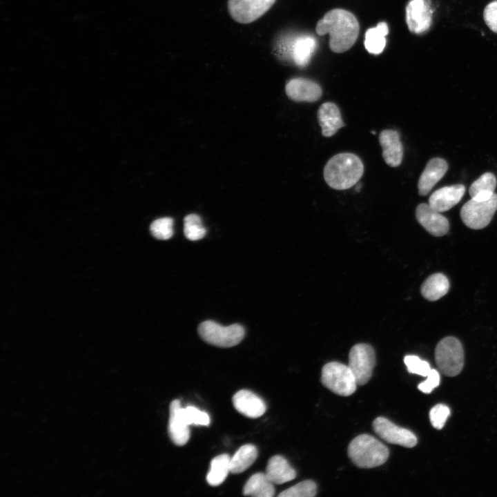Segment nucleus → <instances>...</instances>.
<instances>
[{
  "mask_svg": "<svg viewBox=\"0 0 497 497\" xmlns=\"http://www.w3.org/2000/svg\"><path fill=\"white\" fill-rule=\"evenodd\" d=\"M184 222V232L187 239L196 241L205 236L206 230L203 226L202 220L199 215L196 214L186 215Z\"/></svg>",
  "mask_w": 497,
  "mask_h": 497,
  "instance_id": "obj_28",
  "label": "nucleus"
},
{
  "mask_svg": "<svg viewBox=\"0 0 497 497\" xmlns=\"http://www.w3.org/2000/svg\"><path fill=\"white\" fill-rule=\"evenodd\" d=\"M321 382L326 388L342 396H351L358 386L349 366L338 362H331L324 365Z\"/></svg>",
  "mask_w": 497,
  "mask_h": 497,
  "instance_id": "obj_6",
  "label": "nucleus"
},
{
  "mask_svg": "<svg viewBox=\"0 0 497 497\" xmlns=\"http://www.w3.org/2000/svg\"><path fill=\"white\" fill-rule=\"evenodd\" d=\"M449 289L447 277L442 273L431 275L422 284V295L429 301H436L446 295Z\"/></svg>",
  "mask_w": 497,
  "mask_h": 497,
  "instance_id": "obj_23",
  "label": "nucleus"
},
{
  "mask_svg": "<svg viewBox=\"0 0 497 497\" xmlns=\"http://www.w3.org/2000/svg\"><path fill=\"white\" fill-rule=\"evenodd\" d=\"M317 492L316 484L311 480L302 481L283 491L279 497H313Z\"/></svg>",
  "mask_w": 497,
  "mask_h": 497,
  "instance_id": "obj_29",
  "label": "nucleus"
},
{
  "mask_svg": "<svg viewBox=\"0 0 497 497\" xmlns=\"http://www.w3.org/2000/svg\"><path fill=\"white\" fill-rule=\"evenodd\" d=\"M465 192V187L462 184L444 186L431 195L429 204L438 212L447 211L460 201Z\"/></svg>",
  "mask_w": 497,
  "mask_h": 497,
  "instance_id": "obj_16",
  "label": "nucleus"
},
{
  "mask_svg": "<svg viewBox=\"0 0 497 497\" xmlns=\"http://www.w3.org/2000/svg\"><path fill=\"white\" fill-rule=\"evenodd\" d=\"M232 401L238 412L251 418L262 416L266 409L263 400L249 390L238 391L233 396Z\"/></svg>",
  "mask_w": 497,
  "mask_h": 497,
  "instance_id": "obj_17",
  "label": "nucleus"
},
{
  "mask_svg": "<svg viewBox=\"0 0 497 497\" xmlns=\"http://www.w3.org/2000/svg\"><path fill=\"white\" fill-rule=\"evenodd\" d=\"M364 173V165L356 155L342 153L333 156L324 168L326 183L335 190H346L355 185Z\"/></svg>",
  "mask_w": 497,
  "mask_h": 497,
  "instance_id": "obj_2",
  "label": "nucleus"
},
{
  "mask_svg": "<svg viewBox=\"0 0 497 497\" xmlns=\"http://www.w3.org/2000/svg\"><path fill=\"white\" fill-rule=\"evenodd\" d=\"M243 494L254 497H272L275 494L274 484L265 473H256L246 483Z\"/></svg>",
  "mask_w": 497,
  "mask_h": 497,
  "instance_id": "obj_22",
  "label": "nucleus"
},
{
  "mask_svg": "<svg viewBox=\"0 0 497 497\" xmlns=\"http://www.w3.org/2000/svg\"><path fill=\"white\" fill-rule=\"evenodd\" d=\"M372 426L375 433L389 443L409 448L417 444V438L413 433L397 426L384 417L376 418Z\"/></svg>",
  "mask_w": 497,
  "mask_h": 497,
  "instance_id": "obj_11",
  "label": "nucleus"
},
{
  "mask_svg": "<svg viewBox=\"0 0 497 497\" xmlns=\"http://www.w3.org/2000/svg\"><path fill=\"white\" fill-rule=\"evenodd\" d=\"M173 220L170 217H162L153 222L150 230L152 235L159 240L170 239L173 235Z\"/></svg>",
  "mask_w": 497,
  "mask_h": 497,
  "instance_id": "obj_30",
  "label": "nucleus"
},
{
  "mask_svg": "<svg viewBox=\"0 0 497 497\" xmlns=\"http://www.w3.org/2000/svg\"><path fill=\"white\" fill-rule=\"evenodd\" d=\"M404 362L409 373L421 376L427 377L431 369L427 361L422 360L416 355H406L404 358Z\"/></svg>",
  "mask_w": 497,
  "mask_h": 497,
  "instance_id": "obj_31",
  "label": "nucleus"
},
{
  "mask_svg": "<svg viewBox=\"0 0 497 497\" xmlns=\"http://www.w3.org/2000/svg\"><path fill=\"white\" fill-rule=\"evenodd\" d=\"M184 416L187 423L195 425L207 426L210 423V418L207 413L202 411L194 406L183 407Z\"/></svg>",
  "mask_w": 497,
  "mask_h": 497,
  "instance_id": "obj_32",
  "label": "nucleus"
},
{
  "mask_svg": "<svg viewBox=\"0 0 497 497\" xmlns=\"http://www.w3.org/2000/svg\"><path fill=\"white\" fill-rule=\"evenodd\" d=\"M442 213L433 210L429 204L422 203L416 208L418 223L430 234L436 237L446 235L449 228L448 220Z\"/></svg>",
  "mask_w": 497,
  "mask_h": 497,
  "instance_id": "obj_13",
  "label": "nucleus"
},
{
  "mask_svg": "<svg viewBox=\"0 0 497 497\" xmlns=\"http://www.w3.org/2000/svg\"><path fill=\"white\" fill-rule=\"evenodd\" d=\"M198 333L203 340L210 344L228 348L242 340L245 331L239 324L225 327L214 321L206 320L199 325Z\"/></svg>",
  "mask_w": 497,
  "mask_h": 497,
  "instance_id": "obj_5",
  "label": "nucleus"
},
{
  "mask_svg": "<svg viewBox=\"0 0 497 497\" xmlns=\"http://www.w3.org/2000/svg\"><path fill=\"white\" fill-rule=\"evenodd\" d=\"M188 427L180 401L177 399L173 400L170 405L168 434L175 445L183 446L188 441L190 438Z\"/></svg>",
  "mask_w": 497,
  "mask_h": 497,
  "instance_id": "obj_14",
  "label": "nucleus"
},
{
  "mask_svg": "<svg viewBox=\"0 0 497 497\" xmlns=\"http://www.w3.org/2000/svg\"><path fill=\"white\" fill-rule=\"evenodd\" d=\"M275 0H228L231 17L240 23H249L262 17L274 4Z\"/></svg>",
  "mask_w": 497,
  "mask_h": 497,
  "instance_id": "obj_9",
  "label": "nucleus"
},
{
  "mask_svg": "<svg viewBox=\"0 0 497 497\" xmlns=\"http://www.w3.org/2000/svg\"><path fill=\"white\" fill-rule=\"evenodd\" d=\"M285 91L289 99L297 102H315L322 94L321 86L315 81L302 77L290 79Z\"/></svg>",
  "mask_w": 497,
  "mask_h": 497,
  "instance_id": "obj_12",
  "label": "nucleus"
},
{
  "mask_svg": "<svg viewBox=\"0 0 497 497\" xmlns=\"http://www.w3.org/2000/svg\"><path fill=\"white\" fill-rule=\"evenodd\" d=\"M405 12L406 23L411 32L420 35L429 30L433 14L430 0H410Z\"/></svg>",
  "mask_w": 497,
  "mask_h": 497,
  "instance_id": "obj_10",
  "label": "nucleus"
},
{
  "mask_svg": "<svg viewBox=\"0 0 497 497\" xmlns=\"http://www.w3.org/2000/svg\"><path fill=\"white\" fill-rule=\"evenodd\" d=\"M265 474L276 485L283 484L296 477V471L282 456L271 457L267 463Z\"/></svg>",
  "mask_w": 497,
  "mask_h": 497,
  "instance_id": "obj_21",
  "label": "nucleus"
},
{
  "mask_svg": "<svg viewBox=\"0 0 497 497\" xmlns=\"http://www.w3.org/2000/svg\"><path fill=\"white\" fill-rule=\"evenodd\" d=\"M450 414L449 407L442 404L434 406L429 412L430 421L432 426L437 429H441Z\"/></svg>",
  "mask_w": 497,
  "mask_h": 497,
  "instance_id": "obj_33",
  "label": "nucleus"
},
{
  "mask_svg": "<svg viewBox=\"0 0 497 497\" xmlns=\"http://www.w3.org/2000/svg\"><path fill=\"white\" fill-rule=\"evenodd\" d=\"M379 142L385 163L391 167L400 166L403 158V146L400 133L393 129L383 130L379 135Z\"/></svg>",
  "mask_w": 497,
  "mask_h": 497,
  "instance_id": "obj_15",
  "label": "nucleus"
},
{
  "mask_svg": "<svg viewBox=\"0 0 497 497\" xmlns=\"http://www.w3.org/2000/svg\"><path fill=\"white\" fill-rule=\"evenodd\" d=\"M440 383V375L436 369H431L427 376V379L421 382L418 388L425 393H431L434 388L438 387Z\"/></svg>",
  "mask_w": 497,
  "mask_h": 497,
  "instance_id": "obj_35",
  "label": "nucleus"
},
{
  "mask_svg": "<svg viewBox=\"0 0 497 497\" xmlns=\"http://www.w3.org/2000/svg\"><path fill=\"white\" fill-rule=\"evenodd\" d=\"M483 19L487 27L497 33V0L488 3L483 11Z\"/></svg>",
  "mask_w": 497,
  "mask_h": 497,
  "instance_id": "obj_34",
  "label": "nucleus"
},
{
  "mask_svg": "<svg viewBox=\"0 0 497 497\" xmlns=\"http://www.w3.org/2000/svg\"><path fill=\"white\" fill-rule=\"evenodd\" d=\"M375 364L376 354L371 345L359 343L351 349L348 366L353 373L358 385H364L370 380Z\"/></svg>",
  "mask_w": 497,
  "mask_h": 497,
  "instance_id": "obj_8",
  "label": "nucleus"
},
{
  "mask_svg": "<svg viewBox=\"0 0 497 497\" xmlns=\"http://www.w3.org/2000/svg\"><path fill=\"white\" fill-rule=\"evenodd\" d=\"M317 118L324 137H332L345 126L338 106L333 102L323 103L318 110Z\"/></svg>",
  "mask_w": 497,
  "mask_h": 497,
  "instance_id": "obj_19",
  "label": "nucleus"
},
{
  "mask_svg": "<svg viewBox=\"0 0 497 497\" xmlns=\"http://www.w3.org/2000/svg\"><path fill=\"white\" fill-rule=\"evenodd\" d=\"M359 30V22L355 15L340 8L327 12L315 28L318 35H329V48L335 53L349 50L356 41Z\"/></svg>",
  "mask_w": 497,
  "mask_h": 497,
  "instance_id": "obj_1",
  "label": "nucleus"
},
{
  "mask_svg": "<svg viewBox=\"0 0 497 497\" xmlns=\"http://www.w3.org/2000/svg\"><path fill=\"white\" fill-rule=\"evenodd\" d=\"M289 54L294 63L299 67L306 66L315 52L317 42L309 35H302L289 43Z\"/></svg>",
  "mask_w": 497,
  "mask_h": 497,
  "instance_id": "obj_20",
  "label": "nucleus"
},
{
  "mask_svg": "<svg viewBox=\"0 0 497 497\" xmlns=\"http://www.w3.org/2000/svg\"><path fill=\"white\" fill-rule=\"evenodd\" d=\"M496 184L495 175L487 172L471 184L469 190V195L476 201H487L494 194Z\"/></svg>",
  "mask_w": 497,
  "mask_h": 497,
  "instance_id": "obj_24",
  "label": "nucleus"
},
{
  "mask_svg": "<svg viewBox=\"0 0 497 497\" xmlns=\"http://www.w3.org/2000/svg\"><path fill=\"white\" fill-rule=\"evenodd\" d=\"M257 450L251 444H246L241 447L231 458V472L240 474L248 469L256 460Z\"/></svg>",
  "mask_w": 497,
  "mask_h": 497,
  "instance_id": "obj_27",
  "label": "nucleus"
},
{
  "mask_svg": "<svg viewBox=\"0 0 497 497\" xmlns=\"http://www.w3.org/2000/svg\"><path fill=\"white\" fill-rule=\"evenodd\" d=\"M347 452L355 465L365 469L382 465L389 455L388 448L369 434H361L353 438L348 446Z\"/></svg>",
  "mask_w": 497,
  "mask_h": 497,
  "instance_id": "obj_3",
  "label": "nucleus"
},
{
  "mask_svg": "<svg viewBox=\"0 0 497 497\" xmlns=\"http://www.w3.org/2000/svg\"><path fill=\"white\" fill-rule=\"evenodd\" d=\"M448 169L447 162L440 157L431 159L420 176L418 182V193L427 195L433 187L445 175Z\"/></svg>",
  "mask_w": 497,
  "mask_h": 497,
  "instance_id": "obj_18",
  "label": "nucleus"
},
{
  "mask_svg": "<svg viewBox=\"0 0 497 497\" xmlns=\"http://www.w3.org/2000/svg\"><path fill=\"white\" fill-rule=\"evenodd\" d=\"M497 211V194L487 201L479 202L471 199L461 208L460 217L469 228L478 230L486 227Z\"/></svg>",
  "mask_w": 497,
  "mask_h": 497,
  "instance_id": "obj_7",
  "label": "nucleus"
},
{
  "mask_svg": "<svg viewBox=\"0 0 497 497\" xmlns=\"http://www.w3.org/2000/svg\"><path fill=\"white\" fill-rule=\"evenodd\" d=\"M229 472L231 457L226 454H220L211 460L206 481L211 486H218L224 481Z\"/></svg>",
  "mask_w": 497,
  "mask_h": 497,
  "instance_id": "obj_26",
  "label": "nucleus"
},
{
  "mask_svg": "<svg viewBox=\"0 0 497 497\" xmlns=\"http://www.w3.org/2000/svg\"><path fill=\"white\" fill-rule=\"evenodd\" d=\"M435 360L438 369L445 376L459 374L464 365V352L460 342L455 337L442 339L435 349Z\"/></svg>",
  "mask_w": 497,
  "mask_h": 497,
  "instance_id": "obj_4",
  "label": "nucleus"
},
{
  "mask_svg": "<svg viewBox=\"0 0 497 497\" xmlns=\"http://www.w3.org/2000/svg\"><path fill=\"white\" fill-rule=\"evenodd\" d=\"M389 33L387 23H378L376 27L369 28L365 33L364 47L371 54L378 55L382 52L386 46L385 37Z\"/></svg>",
  "mask_w": 497,
  "mask_h": 497,
  "instance_id": "obj_25",
  "label": "nucleus"
}]
</instances>
